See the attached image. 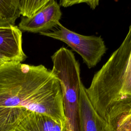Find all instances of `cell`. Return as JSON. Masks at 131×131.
<instances>
[{
	"label": "cell",
	"mask_w": 131,
	"mask_h": 131,
	"mask_svg": "<svg viewBox=\"0 0 131 131\" xmlns=\"http://www.w3.org/2000/svg\"><path fill=\"white\" fill-rule=\"evenodd\" d=\"M99 2V1L98 0H62L59 2V5L64 7H67L80 3H86L91 8L95 9L98 5Z\"/></svg>",
	"instance_id": "cell-11"
},
{
	"label": "cell",
	"mask_w": 131,
	"mask_h": 131,
	"mask_svg": "<svg viewBox=\"0 0 131 131\" xmlns=\"http://www.w3.org/2000/svg\"><path fill=\"white\" fill-rule=\"evenodd\" d=\"M48 0H19L18 9L23 17H30L38 11Z\"/></svg>",
	"instance_id": "cell-10"
},
{
	"label": "cell",
	"mask_w": 131,
	"mask_h": 131,
	"mask_svg": "<svg viewBox=\"0 0 131 131\" xmlns=\"http://www.w3.org/2000/svg\"><path fill=\"white\" fill-rule=\"evenodd\" d=\"M56 28L55 30L40 34L66 43L80 55L89 68L95 67L106 53V47L100 36L79 34L69 30L60 23Z\"/></svg>",
	"instance_id": "cell-3"
},
{
	"label": "cell",
	"mask_w": 131,
	"mask_h": 131,
	"mask_svg": "<svg viewBox=\"0 0 131 131\" xmlns=\"http://www.w3.org/2000/svg\"><path fill=\"white\" fill-rule=\"evenodd\" d=\"M62 15L60 5L54 0L48 2L35 14L30 17H22L18 25L20 31L32 33L49 31L60 24Z\"/></svg>",
	"instance_id": "cell-4"
},
{
	"label": "cell",
	"mask_w": 131,
	"mask_h": 131,
	"mask_svg": "<svg viewBox=\"0 0 131 131\" xmlns=\"http://www.w3.org/2000/svg\"><path fill=\"white\" fill-rule=\"evenodd\" d=\"M86 93L106 122L131 112V23L122 43L94 74Z\"/></svg>",
	"instance_id": "cell-2"
},
{
	"label": "cell",
	"mask_w": 131,
	"mask_h": 131,
	"mask_svg": "<svg viewBox=\"0 0 131 131\" xmlns=\"http://www.w3.org/2000/svg\"><path fill=\"white\" fill-rule=\"evenodd\" d=\"M0 54L17 62L27 56L22 49V33L16 26L0 28Z\"/></svg>",
	"instance_id": "cell-5"
},
{
	"label": "cell",
	"mask_w": 131,
	"mask_h": 131,
	"mask_svg": "<svg viewBox=\"0 0 131 131\" xmlns=\"http://www.w3.org/2000/svg\"><path fill=\"white\" fill-rule=\"evenodd\" d=\"M0 107H21L64 124L61 84L43 65L11 62L0 68Z\"/></svg>",
	"instance_id": "cell-1"
},
{
	"label": "cell",
	"mask_w": 131,
	"mask_h": 131,
	"mask_svg": "<svg viewBox=\"0 0 131 131\" xmlns=\"http://www.w3.org/2000/svg\"><path fill=\"white\" fill-rule=\"evenodd\" d=\"M106 123L105 131H131V112L116 116Z\"/></svg>",
	"instance_id": "cell-9"
},
{
	"label": "cell",
	"mask_w": 131,
	"mask_h": 131,
	"mask_svg": "<svg viewBox=\"0 0 131 131\" xmlns=\"http://www.w3.org/2000/svg\"><path fill=\"white\" fill-rule=\"evenodd\" d=\"M19 0H0V28L15 26L20 15Z\"/></svg>",
	"instance_id": "cell-8"
},
{
	"label": "cell",
	"mask_w": 131,
	"mask_h": 131,
	"mask_svg": "<svg viewBox=\"0 0 131 131\" xmlns=\"http://www.w3.org/2000/svg\"><path fill=\"white\" fill-rule=\"evenodd\" d=\"M79 113L81 131H105L106 122L97 113L81 83L79 100Z\"/></svg>",
	"instance_id": "cell-6"
},
{
	"label": "cell",
	"mask_w": 131,
	"mask_h": 131,
	"mask_svg": "<svg viewBox=\"0 0 131 131\" xmlns=\"http://www.w3.org/2000/svg\"><path fill=\"white\" fill-rule=\"evenodd\" d=\"M64 124L43 115L29 111L14 131H64Z\"/></svg>",
	"instance_id": "cell-7"
},
{
	"label": "cell",
	"mask_w": 131,
	"mask_h": 131,
	"mask_svg": "<svg viewBox=\"0 0 131 131\" xmlns=\"http://www.w3.org/2000/svg\"><path fill=\"white\" fill-rule=\"evenodd\" d=\"M15 61H14L13 60H11L4 56H3L2 54H0V68L3 67V66L5 65L6 64L11 63V62H15Z\"/></svg>",
	"instance_id": "cell-12"
}]
</instances>
